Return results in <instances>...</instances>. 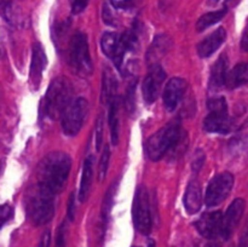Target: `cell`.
<instances>
[{"label":"cell","mask_w":248,"mask_h":247,"mask_svg":"<svg viewBox=\"0 0 248 247\" xmlns=\"http://www.w3.org/2000/svg\"><path fill=\"white\" fill-rule=\"evenodd\" d=\"M72 159L63 152L46 155L38 166V184L57 195L62 193L69 177Z\"/></svg>","instance_id":"6da1fadb"},{"label":"cell","mask_w":248,"mask_h":247,"mask_svg":"<svg viewBox=\"0 0 248 247\" xmlns=\"http://www.w3.org/2000/svg\"><path fill=\"white\" fill-rule=\"evenodd\" d=\"M55 194L36 183L27 191L26 208L29 219L35 225L51 222L55 216Z\"/></svg>","instance_id":"7a4b0ae2"},{"label":"cell","mask_w":248,"mask_h":247,"mask_svg":"<svg viewBox=\"0 0 248 247\" xmlns=\"http://www.w3.org/2000/svg\"><path fill=\"white\" fill-rule=\"evenodd\" d=\"M72 93L70 82L65 77H61L52 80L43 102L45 115L51 120L62 118L63 113L72 102Z\"/></svg>","instance_id":"3957f363"},{"label":"cell","mask_w":248,"mask_h":247,"mask_svg":"<svg viewBox=\"0 0 248 247\" xmlns=\"http://www.w3.org/2000/svg\"><path fill=\"white\" fill-rule=\"evenodd\" d=\"M182 135L181 124L178 121H172L165 127L150 136L145 143V153L152 161H159L174 145Z\"/></svg>","instance_id":"277c9868"},{"label":"cell","mask_w":248,"mask_h":247,"mask_svg":"<svg viewBox=\"0 0 248 247\" xmlns=\"http://www.w3.org/2000/svg\"><path fill=\"white\" fill-rule=\"evenodd\" d=\"M68 63H69L70 69L78 77H87L92 74L93 65H92L86 34L79 31V33H77L72 38L69 46Z\"/></svg>","instance_id":"5b68a950"},{"label":"cell","mask_w":248,"mask_h":247,"mask_svg":"<svg viewBox=\"0 0 248 247\" xmlns=\"http://www.w3.org/2000/svg\"><path fill=\"white\" fill-rule=\"evenodd\" d=\"M208 115L203 121V128L213 133H229L232 121L228 115V104L224 97H213L207 102Z\"/></svg>","instance_id":"8992f818"},{"label":"cell","mask_w":248,"mask_h":247,"mask_svg":"<svg viewBox=\"0 0 248 247\" xmlns=\"http://www.w3.org/2000/svg\"><path fill=\"white\" fill-rule=\"evenodd\" d=\"M132 216L133 224L140 234L148 235L152 232L153 217L150 211L149 194L144 186H140L136 191L133 198Z\"/></svg>","instance_id":"52a82bcc"},{"label":"cell","mask_w":248,"mask_h":247,"mask_svg":"<svg viewBox=\"0 0 248 247\" xmlns=\"http://www.w3.org/2000/svg\"><path fill=\"white\" fill-rule=\"evenodd\" d=\"M89 113V103L84 97L73 99L62 115V130L67 136H77Z\"/></svg>","instance_id":"ba28073f"},{"label":"cell","mask_w":248,"mask_h":247,"mask_svg":"<svg viewBox=\"0 0 248 247\" xmlns=\"http://www.w3.org/2000/svg\"><path fill=\"white\" fill-rule=\"evenodd\" d=\"M234 186V176L229 172H223L211 179L205 193V203L207 207L220 205L230 195Z\"/></svg>","instance_id":"9c48e42d"},{"label":"cell","mask_w":248,"mask_h":247,"mask_svg":"<svg viewBox=\"0 0 248 247\" xmlns=\"http://www.w3.org/2000/svg\"><path fill=\"white\" fill-rule=\"evenodd\" d=\"M165 79H166V73L161 65L150 68V72L148 73L142 84L143 98L147 103H153L156 101L162 90Z\"/></svg>","instance_id":"30bf717a"},{"label":"cell","mask_w":248,"mask_h":247,"mask_svg":"<svg viewBox=\"0 0 248 247\" xmlns=\"http://www.w3.org/2000/svg\"><path fill=\"white\" fill-rule=\"evenodd\" d=\"M245 207H246V203H245L244 199H235L232 205L228 207L227 212L223 215L220 235L224 239H229L232 232H234V230L236 229L242 216H244Z\"/></svg>","instance_id":"8fae6325"},{"label":"cell","mask_w":248,"mask_h":247,"mask_svg":"<svg viewBox=\"0 0 248 247\" xmlns=\"http://www.w3.org/2000/svg\"><path fill=\"white\" fill-rule=\"evenodd\" d=\"M186 89V82L182 77H172L167 81L164 89V106L167 111L176 110L181 103Z\"/></svg>","instance_id":"7c38bea8"},{"label":"cell","mask_w":248,"mask_h":247,"mask_svg":"<svg viewBox=\"0 0 248 247\" xmlns=\"http://www.w3.org/2000/svg\"><path fill=\"white\" fill-rule=\"evenodd\" d=\"M222 219L223 215L219 211L206 212L196 220L195 228L200 235L207 239H213L220 235L222 232Z\"/></svg>","instance_id":"4fadbf2b"},{"label":"cell","mask_w":248,"mask_h":247,"mask_svg":"<svg viewBox=\"0 0 248 247\" xmlns=\"http://www.w3.org/2000/svg\"><path fill=\"white\" fill-rule=\"evenodd\" d=\"M172 46H173V41L166 34H160V35L155 36L147 51L148 65L150 68L160 65V61L170 52Z\"/></svg>","instance_id":"5bb4252c"},{"label":"cell","mask_w":248,"mask_h":247,"mask_svg":"<svg viewBox=\"0 0 248 247\" xmlns=\"http://www.w3.org/2000/svg\"><path fill=\"white\" fill-rule=\"evenodd\" d=\"M47 64L45 51L40 44H35L31 50V69H29V81L34 89H38L43 79V73Z\"/></svg>","instance_id":"9a60e30c"},{"label":"cell","mask_w":248,"mask_h":247,"mask_svg":"<svg viewBox=\"0 0 248 247\" xmlns=\"http://www.w3.org/2000/svg\"><path fill=\"white\" fill-rule=\"evenodd\" d=\"M227 40V31L223 27L216 29L212 34L203 39L198 45V53L200 57L208 58Z\"/></svg>","instance_id":"2e32d148"},{"label":"cell","mask_w":248,"mask_h":247,"mask_svg":"<svg viewBox=\"0 0 248 247\" xmlns=\"http://www.w3.org/2000/svg\"><path fill=\"white\" fill-rule=\"evenodd\" d=\"M202 201H205V199L202 198V190H201L200 183L196 179H193L189 183L186 195H184V207H186V212L189 215L198 213L201 210Z\"/></svg>","instance_id":"e0dca14e"},{"label":"cell","mask_w":248,"mask_h":247,"mask_svg":"<svg viewBox=\"0 0 248 247\" xmlns=\"http://www.w3.org/2000/svg\"><path fill=\"white\" fill-rule=\"evenodd\" d=\"M228 57L225 55L220 56L215 63H213L212 68H211V75L210 80H208V87L212 91H217L220 87L225 85V80H227L228 75Z\"/></svg>","instance_id":"ac0fdd59"},{"label":"cell","mask_w":248,"mask_h":247,"mask_svg":"<svg viewBox=\"0 0 248 247\" xmlns=\"http://www.w3.org/2000/svg\"><path fill=\"white\" fill-rule=\"evenodd\" d=\"M92 178H93V156L90 155V156H87L86 159H85L84 167H82L81 181H80V188H79L80 202L86 201L87 196H89L90 188H91Z\"/></svg>","instance_id":"d6986e66"},{"label":"cell","mask_w":248,"mask_h":247,"mask_svg":"<svg viewBox=\"0 0 248 247\" xmlns=\"http://www.w3.org/2000/svg\"><path fill=\"white\" fill-rule=\"evenodd\" d=\"M248 82V63H239L227 75L225 85L228 89H237Z\"/></svg>","instance_id":"ffe728a7"},{"label":"cell","mask_w":248,"mask_h":247,"mask_svg":"<svg viewBox=\"0 0 248 247\" xmlns=\"http://www.w3.org/2000/svg\"><path fill=\"white\" fill-rule=\"evenodd\" d=\"M116 79L113 70L106 68L103 73V82H102V98L106 102H110L116 97Z\"/></svg>","instance_id":"44dd1931"},{"label":"cell","mask_w":248,"mask_h":247,"mask_svg":"<svg viewBox=\"0 0 248 247\" xmlns=\"http://www.w3.org/2000/svg\"><path fill=\"white\" fill-rule=\"evenodd\" d=\"M227 12H228L227 7H223V9L217 10V11H211V12H207V14L202 15V16L198 19V22H196V29H198L199 31H203L205 29L215 26V24H217L218 22L222 21L223 17L227 15Z\"/></svg>","instance_id":"7402d4cb"},{"label":"cell","mask_w":248,"mask_h":247,"mask_svg":"<svg viewBox=\"0 0 248 247\" xmlns=\"http://www.w3.org/2000/svg\"><path fill=\"white\" fill-rule=\"evenodd\" d=\"M108 121L110 126L111 140L114 144H116L119 140V102L116 97L109 102Z\"/></svg>","instance_id":"603a6c76"},{"label":"cell","mask_w":248,"mask_h":247,"mask_svg":"<svg viewBox=\"0 0 248 247\" xmlns=\"http://www.w3.org/2000/svg\"><path fill=\"white\" fill-rule=\"evenodd\" d=\"M119 44H120V36L116 33L107 31V33H104L103 36H102V51H103L104 55H106L107 57L110 58V60H113L114 56H115L116 51H118L119 48Z\"/></svg>","instance_id":"cb8c5ba5"},{"label":"cell","mask_w":248,"mask_h":247,"mask_svg":"<svg viewBox=\"0 0 248 247\" xmlns=\"http://www.w3.org/2000/svg\"><path fill=\"white\" fill-rule=\"evenodd\" d=\"M136 87H137V79H132L127 85V89L125 92V108L127 113L133 114L136 109Z\"/></svg>","instance_id":"d4e9b609"},{"label":"cell","mask_w":248,"mask_h":247,"mask_svg":"<svg viewBox=\"0 0 248 247\" xmlns=\"http://www.w3.org/2000/svg\"><path fill=\"white\" fill-rule=\"evenodd\" d=\"M118 184L113 183L110 186H109L108 191H107L106 196H104L103 201V207H102V216H103V220L107 222L108 219V216L110 213L111 206H113V200H114V194H115V189Z\"/></svg>","instance_id":"484cf974"},{"label":"cell","mask_w":248,"mask_h":247,"mask_svg":"<svg viewBox=\"0 0 248 247\" xmlns=\"http://www.w3.org/2000/svg\"><path fill=\"white\" fill-rule=\"evenodd\" d=\"M109 159H110V148L107 144L104 147L103 153H102L101 162H99V181H104L107 176V171H108V165H109Z\"/></svg>","instance_id":"4316f807"},{"label":"cell","mask_w":248,"mask_h":247,"mask_svg":"<svg viewBox=\"0 0 248 247\" xmlns=\"http://www.w3.org/2000/svg\"><path fill=\"white\" fill-rule=\"evenodd\" d=\"M103 131H104V115L101 113L97 118L96 128H94V137H96V149L99 150L103 143Z\"/></svg>","instance_id":"83f0119b"},{"label":"cell","mask_w":248,"mask_h":247,"mask_svg":"<svg viewBox=\"0 0 248 247\" xmlns=\"http://www.w3.org/2000/svg\"><path fill=\"white\" fill-rule=\"evenodd\" d=\"M12 217H14V208L9 203L0 205V228L4 227Z\"/></svg>","instance_id":"f1b7e54d"},{"label":"cell","mask_w":248,"mask_h":247,"mask_svg":"<svg viewBox=\"0 0 248 247\" xmlns=\"http://www.w3.org/2000/svg\"><path fill=\"white\" fill-rule=\"evenodd\" d=\"M203 162H205V152L198 149L193 157V162H191V170H193L194 173H199V171L202 169Z\"/></svg>","instance_id":"f546056e"},{"label":"cell","mask_w":248,"mask_h":247,"mask_svg":"<svg viewBox=\"0 0 248 247\" xmlns=\"http://www.w3.org/2000/svg\"><path fill=\"white\" fill-rule=\"evenodd\" d=\"M75 193H72L69 196V201H68V207H67V216L69 218L70 222H73L75 218V211H77V207H75Z\"/></svg>","instance_id":"4dcf8cb0"},{"label":"cell","mask_w":248,"mask_h":247,"mask_svg":"<svg viewBox=\"0 0 248 247\" xmlns=\"http://www.w3.org/2000/svg\"><path fill=\"white\" fill-rule=\"evenodd\" d=\"M65 223L60 225V229L57 232V237H56V247H65Z\"/></svg>","instance_id":"1f68e13d"},{"label":"cell","mask_w":248,"mask_h":247,"mask_svg":"<svg viewBox=\"0 0 248 247\" xmlns=\"http://www.w3.org/2000/svg\"><path fill=\"white\" fill-rule=\"evenodd\" d=\"M90 0H73V6L72 11L73 14H80L85 10V7L87 6Z\"/></svg>","instance_id":"d6a6232c"},{"label":"cell","mask_w":248,"mask_h":247,"mask_svg":"<svg viewBox=\"0 0 248 247\" xmlns=\"http://www.w3.org/2000/svg\"><path fill=\"white\" fill-rule=\"evenodd\" d=\"M103 19L107 24H114V15L108 2L103 5Z\"/></svg>","instance_id":"836d02e7"},{"label":"cell","mask_w":248,"mask_h":247,"mask_svg":"<svg viewBox=\"0 0 248 247\" xmlns=\"http://www.w3.org/2000/svg\"><path fill=\"white\" fill-rule=\"evenodd\" d=\"M50 242H51V232L50 230H46V232H44V234L41 235L38 247H50Z\"/></svg>","instance_id":"e575fe53"},{"label":"cell","mask_w":248,"mask_h":247,"mask_svg":"<svg viewBox=\"0 0 248 247\" xmlns=\"http://www.w3.org/2000/svg\"><path fill=\"white\" fill-rule=\"evenodd\" d=\"M111 4V6L115 7V9H125V7L130 6L132 0H109Z\"/></svg>","instance_id":"d590c367"},{"label":"cell","mask_w":248,"mask_h":247,"mask_svg":"<svg viewBox=\"0 0 248 247\" xmlns=\"http://www.w3.org/2000/svg\"><path fill=\"white\" fill-rule=\"evenodd\" d=\"M241 1V0H225V6L224 7H232V6H236L237 4H239V2Z\"/></svg>","instance_id":"8d00e7d4"},{"label":"cell","mask_w":248,"mask_h":247,"mask_svg":"<svg viewBox=\"0 0 248 247\" xmlns=\"http://www.w3.org/2000/svg\"><path fill=\"white\" fill-rule=\"evenodd\" d=\"M241 46L244 50L248 51V31L246 34H245V36L242 38V41H241Z\"/></svg>","instance_id":"74e56055"},{"label":"cell","mask_w":248,"mask_h":247,"mask_svg":"<svg viewBox=\"0 0 248 247\" xmlns=\"http://www.w3.org/2000/svg\"><path fill=\"white\" fill-rule=\"evenodd\" d=\"M240 247H248V232L245 234V236L242 237L241 242H240Z\"/></svg>","instance_id":"f35d334b"},{"label":"cell","mask_w":248,"mask_h":247,"mask_svg":"<svg viewBox=\"0 0 248 247\" xmlns=\"http://www.w3.org/2000/svg\"><path fill=\"white\" fill-rule=\"evenodd\" d=\"M210 1V4H216V2H218L219 0H208Z\"/></svg>","instance_id":"ab89813d"},{"label":"cell","mask_w":248,"mask_h":247,"mask_svg":"<svg viewBox=\"0 0 248 247\" xmlns=\"http://www.w3.org/2000/svg\"><path fill=\"white\" fill-rule=\"evenodd\" d=\"M0 1H11V2H15V0H0Z\"/></svg>","instance_id":"60d3db41"},{"label":"cell","mask_w":248,"mask_h":247,"mask_svg":"<svg viewBox=\"0 0 248 247\" xmlns=\"http://www.w3.org/2000/svg\"><path fill=\"white\" fill-rule=\"evenodd\" d=\"M0 171H1V162H0Z\"/></svg>","instance_id":"b9f144b4"},{"label":"cell","mask_w":248,"mask_h":247,"mask_svg":"<svg viewBox=\"0 0 248 247\" xmlns=\"http://www.w3.org/2000/svg\"><path fill=\"white\" fill-rule=\"evenodd\" d=\"M0 57H1V51H0Z\"/></svg>","instance_id":"7bdbcfd3"}]
</instances>
